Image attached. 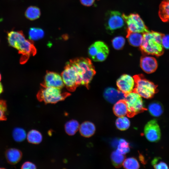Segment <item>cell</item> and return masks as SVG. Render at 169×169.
I'll list each match as a JSON object with an SVG mask.
<instances>
[{
  "label": "cell",
  "instance_id": "obj_1",
  "mask_svg": "<svg viewBox=\"0 0 169 169\" xmlns=\"http://www.w3.org/2000/svg\"><path fill=\"white\" fill-rule=\"evenodd\" d=\"M95 74L91 60L82 58L68 62L61 75L64 85L73 90L79 85L88 87Z\"/></svg>",
  "mask_w": 169,
  "mask_h": 169
},
{
  "label": "cell",
  "instance_id": "obj_2",
  "mask_svg": "<svg viewBox=\"0 0 169 169\" xmlns=\"http://www.w3.org/2000/svg\"><path fill=\"white\" fill-rule=\"evenodd\" d=\"M7 39L10 46L17 49L21 54V64L25 63L30 56L35 54L36 49L33 41L26 39L22 31H10L8 33Z\"/></svg>",
  "mask_w": 169,
  "mask_h": 169
},
{
  "label": "cell",
  "instance_id": "obj_3",
  "mask_svg": "<svg viewBox=\"0 0 169 169\" xmlns=\"http://www.w3.org/2000/svg\"><path fill=\"white\" fill-rule=\"evenodd\" d=\"M164 34L153 31L143 33V39L140 46L141 50L147 54L159 56L163 52L161 39Z\"/></svg>",
  "mask_w": 169,
  "mask_h": 169
},
{
  "label": "cell",
  "instance_id": "obj_4",
  "mask_svg": "<svg viewBox=\"0 0 169 169\" xmlns=\"http://www.w3.org/2000/svg\"><path fill=\"white\" fill-rule=\"evenodd\" d=\"M133 78L135 82L133 91L146 99L150 98L153 96L156 89L152 82L145 78L141 74L135 75Z\"/></svg>",
  "mask_w": 169,
  "mask_h": 169
},
{
  "label": "cell",
  "instance_id": "obj_5",
  "mask_svg": "<svg viewBox=\"0 0 169 169\" xmlns=\"http://www.w3.org/2000/svg\"><path fill=\"white\" fill-rule=\"evenodd\" d=\"M61 89L44 86L37 95L38 100L46 103H55L64 99L68 95L67 93L63 92Z\"/></svg>",
  "mask_w": 169,
  "mask_h": 169
},
{
  "label": "cell",
  "instance_id": "obj_6",
  "mask_svg": "<svg viewBox=\"0 0 169 169\" xmlns=\"http://www.w3.org/2000/svg\"><path fill=\"white\" fill-rule=\"evenodd\" d=\"M124 100L128 108L127 115L132 117L146 110L141 96L133 91L125 95Z\"/></svg>",
  "mask_w": 169,
  "mask_h": 169
},
{
  "label": "cell",
  "instance_id": "obj_7",
  "mask_svg": "<svg viewBox=\"0 0 169 169\" xmlns=\"http://www.w3.org/2000/svg\"><path fill=\"white\" fill-rule=\"evenodd\" d=\"M127 25V31L144 33L149 31L140 16L136 13L122 14Z\"/></svg>",
  "mask_w": 169,
  "mask_h": 169
},
{
  "label": "cell",
  "instance_id": "obj_8",
  "mask_svg": "<svg viewBox=\"0 0 169 169\" xmlns=\"http://www.w3.org/2000/svg\"><path fill=\"white\" fill-rule=\"evenodd\" d=\"M109 53L108 47L101 41L95 42L90 45L88 49L89 55L95 61H104L106 59Z\"/></svg>",
  "mask_w": 169,
  "mask_h": 169
},
{
  "label": "cell",
  "instance_id": "obj_9",
  "mask_svg": "<svg viewBox=\"0 0 169 169\" xmlns=\"http://www.w3.org/2000/svg\"><path fill=\"white\" fill-rule=\"evenodd\" d=\"M105 27L108 31L113 33L115 30L122 27L124 20L122 14L119 11H110L105 14Z\"/></svg>",
  "mask_w": 169,
  "mask_h": 169
},
{
  "label": "cell",
  "instance_id": "obj_10",
  "mask_svg": "<svg viewBox=\"0 0 169 169\" xmlns=\"http://www.w3.org/2000/svg\"><path fill=\"white\" fill-rule=\"evenodd\" d=\"M144 133L146 138L149 141L156 142L160 140L161 131L156 120H151L147 123L144 128Z\"/></svg>",
  "mask_w": 169,
  "mask_h": 169
},
{
  "label": "cell",
  "instance_id": "obj_11",
  "mask_svg": "<svg viewBox=\"0 0 169 169\" xmlns=\"http://www.w3.org/2000/svg\"><path fill=\"white\" fill-rule=\"evenodd\" d=\"M135 82L133 78L127 74H124L116 81L118 90L125 95L133 91Z\"/></svg>",
  "mask_w": 169,
  "mask_h": 169
},
{
  "label": "cell",
  "instance_id": "obj_12",
  "mask_svg": "<svg viewBox=\"0 0 169 169\" xmlns=\"http://www.w3.org/2000/svg\"><path fill=\"white\" fill-rule=\"evenodd\" d=\"M44 86L61 89L64 86L61 75L52 72H49L46 74L44 78Z\"/></svg>",
  "mask_w": 169,
  "mask_h": 169
},
{
  "label": "cell",
  "instance_id": "obj_13",
  "mask_svg": "<svg viewBox=\"0 0 169 169\" xmlns=\"http://www.w3.org/2000/svg\"><path fill=\"white\" fill-rule=\"evenodd\" d=\"M125 95L118 90L112 87L106 89L104 93L105 99L108 102L114 104L120 100L124 99Z\"/></svg>",
  "mask_w": 169,
  "mask_h": 169
},
{
  "label": "cell",
  "instance_id": "obj_14",
  "mask_svg": "<svg viewBox=\"0 0 169 169\" xmlns=\"http://www.w3.org/2000/svg\"><path fill=\"white\" fill-rule=\"evenodd\" d=\"M140 66L143 71L147 73L150 74L154 72L156 70L157 63L154 58L145 56L141 58Z\"/></svg>",
  "mask_w": 169,
  "mask_h": 169
},
{
  "label": "cell",
  "instance_id": "obj_15",
  "mask_svg": "<svg viewBox=\"0 0 169 169\" xmlns=\"http://www.w3.org/2000/svg\"><path fill=\"white\" fill-rule=\"evenodd\" d=\"M22 156L21 152L16 148H10L5 153V156L8 162L11 164L18 163L21 159Z\"/></svg>",
  "mask_w": 169,
  "mask_h": 169
},
{
  "label": "cell",
  "instance_id": "obj_16",
  "mask_svg": "<svg viewBox=\"0 0 169 169\" xmlns=\"http://www.w3.org/2000/svg\"><path fill=\"white\" fill-rule=\"evenodd\" d=\"M79 131L81 135L85 137H89L95 133V127L93 123L90 121H85L79 126Z\"/></svg>",
  "mask_w": 169,
  "mask_h": 169
},
{
  "label": "cell",
  "instance_id": "obj_17",
  "mask_svg": "<svg viewBox=\"0 0 169 169\" xmlns=\"http://www.w3.org/2000/svg\"><path fill=\"white\" fill-rule=\"evenodd\" d=\"M113 111L114 114L118 117L127 114L128 108L124 99L120 100L115 103L113 107Z\"/></svg>",
  "mask_w": 169,
  "mask_h": 169
},
{
  "label": "cell",
  "instance_id": "obj_18",
  "mask_svg": "<svg viewBox=\"0 0 169 169\" xmlns=\"http://www.w3.org/2000/svg\"><path fill=\"white\" fill-rule=\"evenodd\" d=\"M126 38L130 44L134 47L141 46L142 43L143 35L141 33L127 31Z\"/></svg>",
  "mask_w": 169,
  "mask_h": 169
},
{
  "label": "cell",
  "instance_id": "obj_19",
  "mask_svg": "<svg viewBox=\"0 0 169 169\" xmlns=\"http://www.w3.org/2000/svg\"><path fill=\"white\" fill-rule=\"evenodd\" d=\"M159 16L163 22L169 21V0H163L160 4Z\"/></svg>",
  "mask_w": 169,
  "mask_h": 169
},
{
  "label": "cell",
  "instance_id": "obj_20",
  "mask_svg": "<svg viewBox=\"0 0 169 169\" xmlns=\"http://www.w3.org/2000/svg\"><path fill=\"white\" fill-rule=\"evenodd\" d=\"M148 110L152 116L156 117L161 116L163 112L162 105L157 101L151 103L148 105Z\"/></svg>",
  "mask_w": 169,
  "mask_h": 169
},
{
  "label": "cell",
  "instance_id": "obj_21",
  "mask_svg": "<svg viewBox=\"0 0 169 169\" xmlns=\"http://www.w3.org/2000/svg\"><path fill=\"white\" fill-rule=\"evenodd\" d=\"M27 137L28 141L32 144H39L42 140V136L41 133L35 130L30 131L28 132Z\"/></svg>",
  "mask_w": 169,
  "mask_h": 169
},
{
  "label": "cell",
  "instance_id": "obj_22",
  "mask_svg": "<svg viewBox=\"0 0 169 169\" xmlns=\"http://www.w3.org/2000/svg\"><path fill=\"white\" fill-rule=\"evenodd\" d=\"M79 127L78 122L74 120L68 121L65 125V130L69 135H73L79 129Z\"/></svg>",
  "mask_w": 169,
  "mask_h": 169
},
{
  "label": "cell",
  "instance_id": "obj_23",
  "mask_svg": "<svg viewBox=\"0 0 169 169\" xmlns=\"http://www.w3.org/2000/svg\"><path fill=\"white\" fill-rule=\"evenodd\" d=\"M40 14L39 9L36 6H33L28 8L25 12L26 17L31 20H33L38 18Z\"/></svg>",
  "mask_w": 169,
  "mask_h": 169
},
{
  "label": "cell",
  "instance_id": "obj_24",
  "mask_svg": "<svg viewBox=\"0 0 169 169\" xmlns=\"http://www.w3.org/2000/svg\"><path fill=\"white\" fill-rule=\"evenodd\" d=\"M44 34V32L43 30L39 28H31L28 32L29 39L32 41L38 40L42 38Z\"/></svg>",
  "mask_w": 169,
  "mask_h": 169
},
{
  "label": "cell",
  "instance_id": "obj_25",
  "mask_svg": "<svg viewBox=\"0 0 169 169\" xmlns=\"http://www.w3.org/2000/svg\"><path fill=\"white\" fill-rule=\"evenodd\" d=\"M115 125L119 130L125 131L129 127L130 125V121L125 116L119 117L116 120Z\"/></svg>",
  "mask_w": 169,
  "mask_h": 169
},
{
  "label": "cell",
  "instance_id": "obj_26",
  "mask_svg": "<svg viewBox=\"0 0 169 169\" xmlns=\"http://www.w3.org/2000/svg\"><path fill=\"white\" fill-rule=\"evenodd\" d=\"M111 159L113 165L117 167L121 166L125 159L124 155L119 153L116 151L112 153Z\"/></svg>",
  "mask_w": 169,
  "mask_h": 169
},
{
  "label": "cell",
  "instance_id": "obj_27",
  "mask_svg": "<svg viewBox=\"0 0 169 169\" xmlns=\"http://www.w3.org/2000/svg\"><path fill=\"white\" fill-rule=\"evenodd\" d=\"M13 136L14 140L17 142H21L24 141L27 137L25 131L23 129L17 127L13 132Z\"/></svg>",
  "mask_w": 169,
  "mask_h": 169
},
{
  "label": "cell",
  "instance_id": "obj_28",
  "mask_svg": "<svg viewBox=\"0 0 169 169\" xmlns=\"http://www.w3.org/2000/svg\"><path fill=\"white\" fill-rule=\"evenodd\" d=\"M122 165L125 168L127 169H137L140 167L138 161L134 157H129L125 159Z\"/></svg>",
  "mask_w": 169,
  "mask_h": 169
},
{
  "label": "cell",
  "instance_id": "obj_29",
  "mask_svg": "<svg viewBox=\"0 0 169 169\" xmlns=\"http://www.w3.org/2000/svg\"><path fill=\"white\" fill-rule=\"evenodd\" d=\"M116 151L121 154L125 155L129 152L130 148L128 142L124 139H120L117 146Z\"/></svg>",
  "mask_w": 169,
  "mask_h": 169
},
{
  "label": "cell",
  "instance_id": "obj_30",
  "mask_svg": "<svg viewBox=\"0 0 169 169\" xmlns=\"http://www.w3.org/2000/svg\"><path fill=\"white\" fill-rule=\"evenodd\" d=\"M125 43V39L121 36L115 37L112 41L113 47L115 49L117 50L121 49L124 46Z\"/></svg>",
  "mask_w": 169,
  "mask_h": 169
},
{
  "label": "cell",
  "instance_id": "obj_31",
  "mask_svg": "<svg viewBox=\"0 0 169 169\" xmlns=\"http://www.w3.org/2000/svg\"><path fill=\"white\" fill-rule=\"evenodd\" d=\"M7 105L6 101L0 100V121L5 120L7 119Z\"/></svg>",
  "mask_w": 169,
  "mask_h": 169
},
{
  "label": "cell",
  "instance_id": "obj_32",
  "mask_svg": "<svg viewBox=\"0 0 169 169\" xmlns=\"http://www.w3.org/2000/svg\"><path fill=\"white\" fill-rule=\"evenodd\" d=\"M160 158L156 157L153 159L151 164L154 168L156 169H168L167 164L165 162L159 160Z\"/></svg>",
  "mask_w": 169,
  "mask_h": 169
},
{
  "label": "cell",
  "instance_id": "obj_33",
  "mask_svg": "<svg viewBox=\"0 0 169 169\" xmlns=\"http://www.w3.org/2000/svg\"><path fill=\"white\" fill-rule=\"evenodd\" d=\"M161 44L163 48L169 49V35L164 34L161 39Z\"/></svg>",
  "mask_w": 169,
  "mask_h": 169
},
{
  "label": "cell",
  "instance_id": "obj_34",
  "mask_svg": "<svg viewBox=\"0 0 169 169\" xmlns=\"http://www.w3.org/2000/svg\"><path fill=\"white\" fill-rule=\"evenodd\" d=\"M22 169H34L36 168V166L33 163L29 161L25 162L21 166Z\"/></svg>",
  "mask_w": 169,
  "mask_h": 169
},
{
  "label": "cell",
  "instance_id": "obj_35",
  "mask_svg": "<svg viewBox=\"0 0 169 169\" xmlns=\"http://www.w3.org/2000/svg\"><path fill=\"white\" fill-rule=\"evenodd\" d=\"M95 0H80L81 3L84 6H90L93 5Z\"/></svg>",
  "mask_w": 169,
  "mask_h": 169
},
{
  "label": "cell",
  "instance_id": "obj_36",
  "mask_svg": "<svg viewBox=\"0 0 169 169\" xmlns=\"http://www.w3.org/2000/svg\"><path fill=\"white\" fill-rule=\"evenodd\" d=\"M3 91V88L2 84L0 82V94Z\"/></svg>",
  "mask_w": 169,
  "mask_h": 169
},
{
  "label": "cell",
  "instance_id": "obj_37",
  "mask_svg": "<svg viewBox=\"0 0 169 169\" xmlns=\"http://www.w3.org/2000/svg\"><path fill=\"white\" fill-rule=\"evenodd\" d=\"M1 74H0V81L1 80Z\"/></svg>",
  "mask_w": 169,
  "mask_h": 169
}]
</instances>
